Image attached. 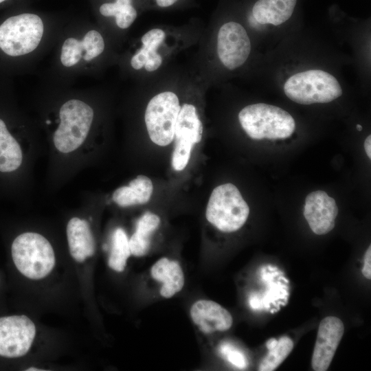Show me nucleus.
Listing matches in <instances>:
<instances>
[{
    "instance_id": "nucleus-1",
    "label": "nucleus",
    "mask_w": 371,
    "mask_h": 371,
    "mask_svg": "<svg viewBox=\"0 0 371 371\" xmlns=\"http://www.w3.org/2000/svg\"><path fill=\"white\" fill-rule=\"evenodd\" d=\"M240 124L254 139H286L295 129L293 117L284 109L265 103L244 107L238 113Z\"/></svg>"
},
{
    "instance_id": "nucleus-8",
    "label": "nucleus",
    "mask_w": 371,
    "mask_h": 371,
    "mask_svg": "<svg viewBox=\"0 0 371 371\" xmlns=\"http://www.w3.org/2000/svg\"><path fill=\"white\" fill-rule=\"evenodd\" d=\"M203 124L191 104H183L180 109L175 127V148L172 166L176 171L183 170L188 165L194 146L201 142Z\"/></svg>"
},
{
    "instance_id": "nucleus-14",
    "label": "nucleus",
    "mask_w": 371,
    "mask_h": 371,
    "mask_svg": "<svg viewBox=\"0 0 371 371\" xmlns=\"http://www.w3.org/2000/svg\"><path fill=\"white\" fill-rule=\"evenodd\" d=\"M67 236L69 252L76 261L82 262L94 254L95 240L86 220L71 218L67 226Z\"/></svg>"
},
{
    "instance_id": "nucleus-12",
    "label": "nucleus",
    "mask_w": 371,
    "mask_h": 371,
    "mask_svg": "<svg viewBox=\"0 0 371 371\" xmlns=\"http://www.w3.org/2000/svg\"><path fill=\"white\" fill-rule=\"evenodd\" d=\"M338 207L335 199L322 190L311 192L305 199L303 214L317 235L330 232L335 225Z\"/></svg>"
},
{
    "instance_id": "nucleus-30",
    "label": "nucleus",
    "mask_w": 371,
    "mask_h": 371,
    "mask_svg": "<svg viewBox=\"0 0 371 371\" xmlns=\"http://www.w3.org/2000/svg\"><path fill=\"white\" fill-rule=\"evenodd\" d=\"M364 149L367 156L371 159V135L367 136L364 141Z\"/></svg>"
},
{
    "instance_id": "nucleus-9",
    "label": "nucleus",
    "mask_w": 371,
    "mask_h": 371,
    "mask_svg": "<svg viewBox=\"0 0 371 371\" xmlns=\"http://www.w3.org/2000/svg\"><path fill=\"white\" fill-rule=\"evenodd\" d=\"M35 335V325L25 315L0 317V356L16 358L25 355Z\"/></svg>"
},
{
    "instance_id": "nucleus-11",
    "label": "nucleus",
    "mask_w": 371,
    "mask_h": 371,
    "mask_svg": "<svg viewBox=\"0 0 371 371\" xmlns=\"http://www.w3.org/2000/svg\"><path fill=\"white\" fill-rule=\"evenodd\" d=\"M344 333V325L337 317L328 316L320 322L311 360L315 371L327 370Z\"/></svg>"
},
{
    "instance_id": "nucleus-4",
    "label": "nucleus",
    "mask_w": 371,
    "mask_h": 371,
    "mask_svg": "<svg viewBox=\"0 0 371 371\" xmlns=\"http://www.w3.org/2000/svg\"><path fill=\"white\" fill-rule=\"evenodd\" d=\"M285 95L300 104L328 103L342 95L337 80L320 69H310L291 76L284 83Z\"/></svg>"
},
{
    "instance_id": "nucleus-23",
    "label": "nucleus",
    "mask_w": 371,
    "mask_h": 371,
    "mask_svg": "<svg viewBox=\"0 0 371 371\" xmlns=\"http://www.w3.org/2000/svg\"><path fill=\"white\" fill-rule=\"evenodd\" d=\"M84 51L82 43L74 38H69L64 42L60 55L62 64L71 67L79 62Z\"/></svg>"
},
{
    "instance_id": "nucleus-3",
    "label": "nucleus",
    "mask_w": 371,
    "mask_h": 371,
    "mask_svg": "<svg viewBox=\"0 0 371 371\" xmlns=\"http://www.w3.org/2000/svg\"><path fill=\"white\" fill-rule=\"evenodd\" d=\"M249 207L236 186H218L211 193L205 216L209 223L223 232L240 229L247 220Z\"/></svg>"
},
{
    "instance_id": "nucleus-33",
    "label": "nucleus",
    "mask_w": 371,
    "mask_h": 371,
    "mask_svg": "<svg viewBox=\"0 0 371 371\" xmlns=\"http://www.w3.org/2000/svg\"><path fill=\"white\" fill-rule=\"evenodd\" d=\"M27 371H32V370H34V371H43V370H41V369H37V368H30L29 369H27L26 370Z\"/></svg>"
},
{
    "instance_id": "nucleus-2",
    "label": "nucleus",
    "mask_w": 371,
    "mask_h": 371,
    "mask_svg": "<svg viewBox=\"0 0 371 371\" xmlns=\"http://www.w3.org/2000/svg\"><path fill=\"white\" fill-rule=\"evenodd\" d=\"M11 251L17 269L32 280L45 278L55 265V255L50 243L38 233L25 232L16 236Z\"/></svg>"
},
{
    "instance_id": "nucleus-13",
    "label": "nucleus",
    "mask_w": 371,
    "mask_h": 371,
    "mask_svg": "<svg viewBox=\"0 0 371 371\" xmlns=\"http://www.w3.org/2000/svg\"><path fill=\"white\" fill-rule=\"evenodd\" d=\"M192 322L205 334L229 330L233 324L230 313L217 302L199 300L190 308Z\"/></svg>"
},
{
    "instance_id": "nucleus-31",
    "label": "nucleus",
    "mask_w": 371,
    "mask_h": 371,
    "mask_svg": "<svg viewBox=\"0 0 371 371\" xmlns=\"http://www.w3.org/2000/svg\"><path fill=\"white\" fill-rule=\"evenodd\" d=\"M177 0H156L157 4L160 7H168L174 4Z\"/></svg>"
},
{
    "instance_id": "nucleus-18",
    "label": "nucleus",
    "mask_w": 371,
    "mask_h": 371,
    "mask_svg": "<svg viewBox=\"0 0 371 371\" xmlns=\"http://www.w3.org/2000/svg\"><path fill=\"white\" fill-rule=\"evenodd\" d=\"M160 218L150 212H145L137 221L135 231L128 240L131 254L146 255L151 244V237L160 225Z\"/></svg>"
},
{
    "instance_id": "nucleus-25",
    "label": "nucleus",
    "mask_w": 371,
    "mask_h": 371,
    "mask_svg": "<svg viewBox=\"0 0 371 371\" xmlns=\"http://www.w3.org/2000/svg\"><path fill=\"white\" fill-rule=\"evenodd\" d=\"M165 37V32L162 30H150L142 37L143 47L149 51H157Z\"/></svg>"
},
{
    "instance_id": "nucleus-15",
    "label": "nucleus",
    "mask_w": 371,
    "mask_h": 371,
    "mask_svg": "<svg viewBox=\"0 0 371 371\" xmlns=\"http://www.w3.org/2000/svg\"><path fill=\"white\" fill-rule=\"evenodd\" d=\"M150 273L155 280L162 282L160 294L164 297H172L184 286V274L177 261L161 258L153 265Z\"/></svg>"
},
{
    "instance_id": "nucleus-26",
    "label": "nucleus",
    "mask_w": 371,
    "mask_h": 371,
    "mask_svg": "<svg viewBox=\"0 0 371 371\" xmlns=\"http://www.w3.org/2000/svg\"><path fill=\"white\" fill-rule=\"evenodd\" d=\"M220 352L226 357L227 359L238 368H245L247 361L240 351L233 348L230 345L224 344L220 347Z\"/></svg>"
},
{
    "instance_id": "nucleus-27",
    "label": "nucleus",
    "mask_w": 371,
    "mask_h": 371,
    "mask_svg": "<svg viewBox=\"0 0 371 371\" xmlns=\"http://www.w3.org/2000/svg\"><path fill=\"white\" fill-rule=\"evenodd\" d=\"M144 48V47H143ZM147 54V60L144 67L148 71H153L157 69L162 63V58L157 51H148L144 48Z\"/></svg>"
},
{
    "instance_id": "nucleus-7",
    "label": "nucleus",
    "mask_w": 371,
    "mask_h": 371,
    "mask_svg": "<svg viewBox=\"0 0 371 371\" xmlns=\"http://www.w3.org/2000/svg\"><path fill=\"white\" fill-rule=\"evenodd\" d=\"M181 106L177 95L164 91L153 97L145 111V123L150 140L166 146L174 139L175 127Z\"/></svg>"
},
{
    "instance_id": "nucleus-28",
    "label": "nucleus",
    "mask_w": 371,
    "mask_h": 371,
    "mask_svg": "<svg viewBox=\"0 0 371 371\" xmlns=\"http://www.w3.org/2000/svg\"><path fill=\"white\" fill-rule=\"evenodd\" d=\"M147 60V54L146 50L141 48L131 58V65L135 69H140L144 67Z\"/></svg>"
},
{
    "instance_id": "nucleus-32",
    "label": "nucleus",
    "mask_w": 371,
    "mask_h": 371,
    "mask_svg": "<svg viewBox=\"0 0 371 371\" xmlns=\"http://www.w3.org/2000/svg\"><path fill=\"white\" fill-rule=\"evenodd\" d=\"M277 343H278L277 339H276L275 338H271L267 341L266 343L267 348L269 350L272 349L277 344Z\"/></svg>"
},
{
    "instance_id": "nucleus-29",
    "label": "nucleus",
    "mask_w": 371,
    "mask_h": 371,
    "mask_svg": "<svg viewBox=\"0 0 371 371\" xmlns=\"http://www.w3.org/2000/svg\"><path fill=\"white\" fill-rule=\"evenodd\" d=\"M361 272L363 275L368 280L371 279V246L367 249L363 258V267Z\"/></svg>"
},
{
    "instance_id": "nucleus-10",
    "label": "nucleus",
    "mask_w": 371,
    "mask_h": 371,
    "mask_svg": "<svg viewBox=\"0 0 371 371\" xmlns=\"http://www.w3.org/2000/svg\"><path fill=\"white\" fill-rule=\"evenodd\" d=\"M251 42L245 29L238 23L228 22L219 29L217 53L221 63L233 70L243 65L251 52Z\"/></svg>"
},
{
    "instance_id": "nucleus-20",
    "label": "nucleus",
    "mask_w": 371,
    "mask_h": 371,
    "mask_svg": "<svg viewBox=\"0 0 371 371\" xmlns=\"http://www.w3.org/2000/svg\"><path fill=\"white\" fill-rule=\"evenodd\" d=\"M131 254L126 234L122 228H117L112 237V247L108 261L109 266L115 271H123Z\"/></svg>"
},
{
    "instance_id": "nucleus-22",
    "label": "nucleus",
    "mask_w": 371,
    "mask_h": 371,
    "mask_svg": "<svg viewBox=\"0 0 371 371\" xmlns=\"http://www.w3.org/2000/svg\"><path fill=\"white\" fill-rule=\"evenodd\" d=\"M294 346L292 339L287 336H282L277 344L269 350L267 355L260 363V371L275 370L289 356Z\"/></svg>"
},
{
    "instance_id": "nucleus-34",
    "label": "nucleus",
    "mask_w": 371,
    "mask_h": 371,
    "mask_svg": "<svg viewBox=\"0 0 371 371\" xmlns=\"http://www.w3.org/2000/svg\"><path fill=\"white\" fill-rule=\"evenodd\" d=\"M357 128L359 131H361L362 130V126L360 124H357Z\"/></svg>"
},
{
    "instance_id": "nucleus-17",
    "label": "nucleus",
    "mask_w": 371,
    "mask_h": 371,
    "mask_svg": "<svg viewBox=\"0 0 371 371\" xmlns=\"http://www.w3.org/2000/svg\"><path fill=\"white\" fill-rule=\"evenodd\" d=\"M153 185L151 180L144 175H138L128 186L117 188L112 199L119 206L128 207L148 203L152 196Z\"/></svg>"
},
{
    "instance_id": "nucleus-35",
    "label": "nucleus",
    "mask_w": 371,
    "mask_h": 371,
    "mask_svg": "<svg viewBox=\"0 0 371 371\" xmlns=\"http://www.w3.org/2000/svg\"><path fill=\"white\" fill-rule=\"evenodd\" d=\"M5 1V0H0V3L3 2V1Z\"/></svg>"
},
{
    "instance_id": "nucleus-24",
    "label": "nucleus",
    "mask_w": 371,
    "mask_h": 371,
    "mask_svg": "<svg viewBox=\"0 0 371 371\" xmlns=\"http://www.w3.org/2000/svg\"><path fill=\"white\" fill-rule=\"evenodd\" d=\"M81 41L84 51L86 52L83 58L87 61L91 60L99 56L104 49L103 38L95 30L89 31Z\"/></svg>"
},
{
    "instance_id": "nucleus-19",
    "label": "nucleus",
    "mask_w": 371,
    "mask_h": 371,
    "mask_svg": "<svg viewBox=\"0 0 371 371\" xmlns=\"http://www.w3.org/2000/svg\"><path fill=\"white\" fill-rule=\"evenodd\" d=\"M23 161V152L17 140L0 119V172L9 174L16 171Z\"/></svg>"
},
{
    "instance_id": "nucleus-6",
    "label": "nucleus",
    "mask_w": 371,
    "mask_h": 371,
    "mask_svg": "<svg viewBox=\"0 0 371 371\" xmlns=\"http://www.w3.org/2000/svg\"><path fill=\"white\" fill-rule=\"evenodd\" d=\"M43 34L38 16L24 13L11 16L0 25V48L11 56L27 54L38 47Z\"/></svg>"
},
{
    "instance_id": "nucleus-5",
    "label": "nucleus",
    "mask_w": 371,
    "mask_h": 371,
    "mask_svg": "<svg viewBox=\"0 0 371 371\" xmlns=\"http://www.w3.org/2000/svg\"><path fill=\"white\" fill-rule=\"evenodd\" d=\"M59 116L60 122L54 133V144L60 153H69L78 149L87 138L93 111L81 100H70L62 105Z\"/></svg>"
},
{
    "instance_id": "nucleus-16",
    "label": "nucleus",
    "mask_w": 371,
    "mask_h": 371,
    "mask_svg": "<svg viewBox=\"0 0 371 371\" xmlns=\"http://www.w3.org/2000/svg\"><path fill=\"white\" fill-rule=\"evenodd\" d=\"M297 0H258L254 5V19L262 25H278L292 15Z\"/></svg>"
},
{
    "instance_id": "nucleus-21",
    "label": "nucleus",
    "mask_w": 371,
    "mask_h": 371,
    "mask_svg": "<svg viewBox=\"0 0 371 371\" xmlns=\"http://www.w3.org/2000/svg\"><path fill=\"white\" fill-rule=\"evenodd\" d=\"M131 0H116L115 3H106L100 8V13L105 16H115L117 25L128 28L135 21L137 12L132 6Z\"/></svg>"
}]
</instances>
